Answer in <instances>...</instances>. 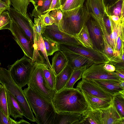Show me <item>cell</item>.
Returning <instances> with one entry per match:
<instances>
[{
  "mask_svg": "<svg viewBox=\"0 0 124 124\" xmlns=\"http://www.w3.org/2000/svg\"><path fill=\"white\" fill-rule=\"evenodd\" d=\"M52 0H43L42 5L34 6L31 15L35 18L41 15L44 14L49 9Z\"/></svg>",
  "mask_w": 124,
  "mask_h": 124,
  "instance_id": "cell-31",
  "label": "cell"
},
{
  "mask_svg": "<svg viewBox=\"0 0 124 124\" xmlns=\"http://www.w3.org/2000/svg\"><path fill=\"white\" fill-rule=\"evenodd\" d=\"M108 63L114 65L116 69H124V61L122 59L120 55L110 59Z\"/></svg>",
  "mask_w": 124,
  "mask_h": 124,
  "instance_id": "cell-39",
  "label": "cell"
},
{
  "mask_svg": "<svg viewBox=\"0 0 124 124\" xmlns=\"http://www.w3.org/2000/svg\"></svg>",
  "mask_w": 124,
  "mask_h": 124,
  "instance_id": "cell-58",
  "label": "cell"
},
{
  "mask_svg": "<svg viewBox=\"0 0 124 124\" xmlns=\"http://www.w3.org/2000/svg\"><path fill=\"white\" fill-rule=\"evenodd\" d=\"M49 13L41 15L37 18L40 19L41 23L45 27L51 25L54 23V20L53 18L49 14Z\"/></svg>",
  "mask_w": 124,
  "mask_h": 124,
  "instance_id": "cell-38",
  "label": "cell"
},
{
  "mask_svg": "<svg viewBox=\"0 0 124 124\" xmlns=\"http://www.w3.org/2000/svg\"><path fill=\"white\" fill-rule=\"evenodd\" d=\"M124 0H120L110 8H106V12L111 15L119 16L120 18L124 17Z\"/></svg>",
  "mask_w": 124,
  "mask_h": 124,
  "instance_id": "cell-29",
  "label": "cell"
},
{
  "mask_svg": "<svg viewBox=\"0 0 124 124\" xmlns=\"http://www.w3.org/2000/svg\"><path fill=\"white\" fill-rule=\"evenodd\" d=\"M11 5L15 10L24 15L27 14L29 0H10Z\"/></svg>",
  "mask_w": 124,
  "mask_h": 124,
  "instance_id": "cell-34",
  "label": "cell"
},
{
  "mask_svg": "<svg viewBox=\"0 0 124 124\" xmlns=\"http://www.w3.org/2000/svg\"><path fill=\"white\" fill-rule=\"evenodd\" d=\"M33 33V46L34 49V53L33 60H38L42 58V56L39 52V51H40L46 60V64L48 67L54 73L49 60L41 34L37 33L34 30Z\"/></svg>",
  "mask_w": 124,
  "mask_h": 124,
  "instance_id": "cell-16",
  "label": "cell"
},
{
  "mask_svg": "<svg viewBox=\"0 0 124 124\" xmlns=\"http://www.w3.org/2000/svg\"><path fill=\"white\" fill-rule=\"evenodd\" d=\"M34 63L28 86L41 97L53 103L56 92L50 88L46 82L40 63Z\"/></svg>",
  "mask_w": 124,
  "mask_h": 124,
  "instance_id": "cell-5",
  "label": "cell"
},
{
  "mask_svg": "<svg viewBox=\"0 0 124 124\" xmlns=\"http://www.w3.org/2000/svg\"><path fill=\"white\" fill-rule=\"evenodd\" d=\"M42 68L43 76L49 87L55 90L56 75L48 67L46 64L40 63Z\"/></svg>",
  "mask_w": 124,
  "mask_h": 124,
  "instance_id": "cell-28",
  "label": "cell"
},
{
  "mask_svg": "<svg viewBox=\"0 0 124 124\" xmlns=\"http://www.w3.org/2000/svg\"><path fill=\"white\" fill-rule=\"evenodd\" d=\"M10 30L16 41L20 46L24 55L32 60L34 49L33 45L28 37L14 22L12 21Z\"/></svg>",
  "mask_w": 124,
  "mask_h": 124,
  "instance_id": "cell-10",
  "label": "cell"
},
{
  "mask_svg": "<svg viewBox=\"0 0 124 124\" xmlns=\"http://www.w3.org/2000/svg\"><path fill=\"white\" fill-rule=\"evenodd\" d=\"M18 124V122L8 118L0 109V124Z\"/></svg>",
  "mask_w": 124,
  "mask_h": 124,
  "instance_id": "cell-42",
  "label": "cell"
},
{
  "mask_svg": "<svg viewBox=\"0 0 124 124\" xmlns=\"http://www.w3.org/2000/svg\"><path fill=\"white\" fill-rule=\"evenodd\" d=\"M119 0H103L104 4L107 8H110Z\"/></svg>",
  "mask_w": 124,
  "mask_h": 124,
  "instance_id": "cell-45",
  "label": "cell"
},
{
  "mask_svg": "<svg viewBox=\"0 0 124 124\" xmlns=\"http://www.w3.org/2000/svg\"><path fill=\"white\" fill-rule=\"evenodd\" d=\"M103 68L109 72H114L116 70V68L114 65L108 63H105L103 66Z\"/></svg>",
  "mask_w": 124,
  "mask_h": 124,
  "instance_id": "cell-46",
  "label": "cell"
},
{
  "mask_svg": "<svg viewBox=\"0 0 124 124\" xmlns=\"http://www.w3.org/2000/svg\"><path fill=\"white\" fill-rule=\"evenodd\" d=\"M12 22L8 11H4L0 14V30H10Z\"/></svg>",
  "mask_w": 124,
  "mask_h": 124,
  "instance_id": "cell-36",
  "label": "cell"
},
{
  "mask_svg": "<svg viewBox=\"0 0 124 124\" xmlns=\"http://www.w3.org/2000/svg\"><path fill=\"white\" fill-rule=\"evenodd\" d=\"M109 17L111 22L112 33L108 43L113 49L115 56H117L120 54V52L117 50V40L119 35L124 34V17L120 18L118 21L115 22Z\"/></svg>",
  "mask_w": 124,
  "mask_h": 124,
  "instance_id": "cell-17",
  "label": "cell"
},
{
  "mask_svg": "<svg viewBox=\"0 0 124 124\" xmlns=\"http://www.w3.org/2000/svg\"><path fill=\"white\" fill-rule=\"evenodd\" d=\"M53 104L58 113H83L91 110L81 92L76 88H64L56 92Z\"/></svg>",
  "mask_w": 124,
  "mask_h": 124,
  "instance_id": "cell-1",
  "label": "cell"
},
{
  "mask_svg": "<svg viewBox=\"0 0 124 124\" xmlns=\"http://www.w3.org/2000/svg\"><path fill=\"white\" fill-rule=\"evenodd\" d=\"M18 124H30V123L25 120L22 119L20 120V121L18 122Z\"/></svg>",
  "mask_w": 124,
  "mask_h": 124,
  "instance_id": "cell-50",
  "label": "cell"
},
{
  "mask_svg": "<svg viewBox=\"0 0 124 124\" xmlns=\"http://www.w3.org/2000/svg\"><path fill=\"white\" fill-rule=\"evenodd\" d=\"M86 25L94 49L104 54L103 52L104 44L103 34L97 23L90 16L87 21Z\"/></svg>",
  "mask_w": 124,
  "mask_h": 124,
  "instance_id": "cell-14",
  "label": "cell"
},
{
  "mask_svg": "<svg viewBox=\"0 0 124 124\" xmlns=\"http://www.w3.org/2000/svg\"><path fill=\"white\" fill-rule=\"evenodd\" d=\"M103 38L104 44L103 52L110 60L115 57L114 52L113 49L109 44L103 35Z\"/></svg>",
  "mask_w": 124,
  "mask_h": 124,
  "instance_id": "cell-41",
  "label": "cell"
},
{
  "mask_svg": "<svg viewBox=\"0 0 124 124\" xmlns=\"http://www.w3.org/2000/svg\"><path fill=\"white\" fill-rule=\"evenodd\" d=\"M63 19L62 31L75 36L90 17L85 6L62 12Z\"/></svg>",
  "mask_w": 124,
  "mask_h": 124,
  "instance_id": "cell-4",
  "label": "cell"
},
{
  "mask_svg": "<svg viewBox=\"0 0 124 124\" xmlns=\"http://www.w3.org/2000/svg\"><path fill=\"white\" fill-rule=\"evenodd\" d=\"M49 14L54 19V24L58 27L60 30L62 31L63 19L62 11L59 9H55L51 11Z\"/></svg>",
  "mask_w": 124,
  "mask_h": 124,
  "instance_id": "cell-35",
  "label": "cell"
},
{
  "mask_svg": "<svg viewBox=\"0 0 124 124\" xmlns=\"http://www.w3.org/2000/svg\"><path fill=\"white\" fill-rule=\"evenodd\" d=\"M85 7L90 16L99 25L104 24L106 7L103 0H86Z\"/></svg>",
  "mask_w": 124,
  "mask_h": 124,
  "instance_id": "cell-15",
  "label": "cell"
},
{
  "mask_svg": "<svg viewBox=\"0 0 124 124\" xmlns=\"http://www.w3.org/2000/svg\"><path fill=\"white\" fill-rule=\"evenodd\" d=\"M38 124H54L56 112L52 103L42 98L29 86L23 90Z\"/></svg>",
  "mask_w": 124,
  "mask_h": 124,
  "instance_id": "cell-2",
  "label": "cell"
},
{
  "mask_svg": "<svg viewBox=\"0 0 124 124\" xmlns=\"http://www.w3.org/2000/svg\"><path fill=\"white\" fill-rule=\"evenodd\" d=\"M114 72L121 79L124 80V69H116Z\"/></svg>",
  "mask_w": 124,
  "mask_h": 124,
  "instance_id": "cell-47",
  "label": "cell"
},
{
  "mask_svg": "<svg viewBox=\"0 0 124 124\" xmlns=\"http://www.w3.org/2000/svg\"><path fill=\"white\" fill-rule=\"evenodd\" d=\"M56 42L58 44H72L81 45L76 37L60 30L54 24L45 27L44 33L41 34Z\"/></svg>",
  "mask_w": 124,
  "mask_h": 124,
  "instance_id": "cell-11",
  "label": "cell"
},
{
  "mask_svg": "<svg viewBox=\"0 0 124 124\" xmlns=\"http://www.w3.org/2000/svg\"><path fill=\"white\" fill-rule=\"evenodd\" d=\"M62 7L60 0H52L49 9L45 14L55 9H59L61 10Z\"/></svg>",
  "mask_w": 124,
  "mask_h": 124,
  "instance_id": "cell-44",
  "label": "cell"
},
{
  "mask_svg": "<svg viewBox=\"0 0 124 124\" xmlns=\"http://www.w3.org/2000/svg\"><path fill=\"white\" fill-rule=\"evenodd\" d=\"M7 106L9 113L15 119L23 118V113L18 103L11 94L7 90Z\"/></svg>",
  "mask_w": 124,
  "mask_h": 124,
  "instance_id": "cell-23",
  "label": "cell"
},
{
  "mask_svg": "<svg viewBox=\"0 0 124 124\" xmlns=\"http://www.w3.org/2000/svg\"><path fill=\"white\" fill-rule=\"evenodd\" d=\"M76 88L92 96L104 99H112L113 96L106 92L91 80L82 78Z\"/></svg>",
  "mask_w": 124,
  "mask_h": 124,
  "instance_id": "cell-13",
  "label": "cell"
},
{
  "mask_svg": "<svg viewBox=\"0 0 124 124\" xmlns=\"http://www.w3.org/2000/svg\"><path fill=\"white\" fill-rule=\"evenodd\" d=\"M61 44L70 50L86 57L94 63H108L110 61L109 58L105 54L94 49L87 48L81 45Z\"/></svg>",
  "mask_w": 124,
  "mask_h": 124,
  "instance_id": "cell-7",
  "label": "cell"
},
{
  "mask_svg": "<svg viewBox=\"0 0 124 124\" xmlns=\"http://www.w3.org/2000/svg\"><path fill=\"white\" fill-rule=\"evenodd\" d=\"M0 84V85H1V84Z\"/></svg>",
  "mask_w": 124,
  "mask_h": 124,
  "instance_id": "cell-55",
  "label": "cell"
},
{
  "mask_svg": "<svg viewBox=\"0 0 124 124\" xmlns=\"http://www.w3.org/2000/svg\"><path fill=\"white\" fill-rule=\"evenodd\" d=\"M2 12L3 11H0V13H1V12Z\"/></svg>",
  "mask_w": 124,
  "mask_h": 124,
  "instance_id": "cell-54",
  "label": "cell"
},
{
  "mask_svg": "<svg viewBox=\"0 0 124 124\" xmlns=\"http://www.w3.org/2000/svg\"></svg>",
  "mask_w": 124,
  "mask_h": 124,
  "instance_id": "cell-56",
  "label": "cell"
},
{
  "mask_svg": "<svg viewBox=\"0 0 124 124\" xmlns=\"http://www.w3.org/2000/svg\"><path fill=\"white\" fill-rule=\"evenodd\" d=\"M34 63L24 55L8 67L11 76L18 86L22 88L28 85Z\"/></svg>",
  "mask_w": 124,
  "mask_h": 124,
  "instance_id": "cell-6",
  "label": "cell"
},
{
  "mask_svg": "<svg viewBox=\"0 0 124 124\" xmlns=\"http://www.w3.org/2000/svg\"><path fill=\"white\" fill-rule=\"evenodd\" d=\"M82 115L83 119L80 124H102L100 109L87 111Z\"/></svg>",
  "mask_w": 124,
  "mask_h": 124,
  "instance_id": "cell-25",
  "label": "cell"
},
{
  "mask_svg": "<svg viewBox=\"0 0 124 124\" xmlns=\"http://www.w3.org/2000/svg\"><path fill=\"white\" fill-rule=\"evenodd\" d=\"M0 83L4 85L17 102L22 110L23 116L32 122H35L22 88L18 86L12 79L8 70L0 67Z\"/></svg>",
  "mask_w": 124,
  "mask_h": 124,
  "instance_id": "cell-3",
  "label": "cell"
},
{
  "mask_svg": "<svg viewBox=\"0 0 124 124\" xmlns=\"http://www.w3.org/2000/svg\"><path fill=\"white\" fill-rule=\"evenodd\" d=\"M45 27L43 26L38 18H34L33 29L37 33L43 34L45 31Z\"/></svg>",
  "mask_w": 124,
  "mask_h": 124,
  "instance_id": "cell-40",
  "label": "cell"
},
{
  "mask_svg": "<svg viewBox=\"0 0 124 124\" xmlns=\"http://www.w3.org/2000/svg\"><path fill=\"white\" fill-rule=\"evenodd\" d=\"M66 0H60L61 4L62 6L65 3Z\"/></svg>",
  "mask_w": 124,
  "mask_h": 124,
  "instance_id": "cell-53",
  "label": "cell"
},
{
  "mask_svg": "<svg viewBox=\"0 0 124 124\" xmlns=\"http://www.w3.org/2000/svg\"><path fill=\"white\" fill-rule=\"evenodd\" d=\"M83 113L56 112L54 124H80L83 119Z\"/></svg>",
  "mask_w": 124,
  "mask_h": 124,
  "instance_id": "cell-19",
  "label": "cell"
},
{
  "mask_svg": "<svg viewBox=\"0 0 124 124\" xmlns=\"http://www.w3.org/2000/svg\"><path fill=\"white\" fill-rule=\"evenodd\" d=\"M47 56L52 55L59 51L58 44L49 38L42 35Z\"/></svg>",
  "mask_w": 124,
  "mask_h": 124,
  "instance_id": "cell-32",
  "label": "cell"
},
{
  "mask_svg": "<svg viewBox=\"0 0 124 124\" xmlns=\"http://www.w3.org/2000/svg\"><path fill=\"white\" fill-rule=\"evenodd\" d=\"M112 102L120 117L124 118V91L114 95Z\"/></svg>",
  "mask_w": 124,
  "mask_h": 124,
  "instance_id": "cell-27",
  "label": "cell"
},
{
  "mask_svg": "<svg viewBox=\"0 0 124 124\" xmlns=\"http://www.w3.org/2000/svg\"><path fill=\"white\" fill-rule=\"evenodd\" d=\"M12 21L15 23L33 44V27L34 23L27 14L24 15L15 9L10 8L8 10Z\"/></svg>",
  "mask_w": 124,
  "mask_h": 124,
  "instance_id": "cell-9",
  "label": "cell"
},
{
  "mask_svg": "<svg viewBox=\"0 0 124 124\" xmlns=\"http://www.w3.org/2000/svg\"></svg>",
  "mask_w": 124,
  "mask_h": 124,
  "instance_id": "cell-57",
  "label": "cell"
},
{
  "mask_svg": "<svg viewBox=\"0 0 124 124\" xmlns=\"http://www.w3.org/2000/svg\"><path fill=\"white\" fill-rule=\"evenodd\" d=\"M105 63H93L84 71L82 78L88 80L111 79L120 81L121 79L114 72H109L103 68Z\"/></svg>",
  "mask_w": 124,
  "mask_h": 124,
  "instance_id": "cell-8",
  "label": "cell"
},
{
  "mask_svg": "<svg viewBox=\"0 0 124 124\" xmlns=\"http://www.w3.org/2000/svg\"><path fill=\"white\" fill-rule=\"evenodd\" d=\"M75 37L82 46L87 48L94 49L89 33L86 24Z\"/></svg>",
  "mask_w": 124,
  "mask_h": 124,
  "instance_id": "cell-26",
  "label": "cell"
},
{
  "mask_svg": "<svg viewBox=\"0 0 124 124\" xmlns=\"http://www.w3.org/2000/svg\"><path fill=\"white\" fill-rule=\"evenodd\" d=\"M52 61L51 66L56 76L64 69L68 63L66 57L59 50L55 52Z\"/></svg>",
  "mask_w": 124,
  "mask_h": 124,
  "instance_id": "cell-24",
  "label": "cell"
},
{
  "mask_svg": "<svg viewBox=\"0 0 124 124\" xmlns=\"http://www.w3.org/2000/svg\"><path fill=\"white\" fill-rule=\"evenodd\" d=\"M43 0H29V2H31L34 6L37 5V4L39 1H42Z\"/></svg>",
  "mask_w": 124,
  "mask_h": 124,
  "instance_id": "cell-49",
  "label": "cell"
},
{
  "mask_svg": "<svg viewBox=\"0 0 124 124\" xmlns=\"http://www.w3.org/2000/svg\"><path fill=\"white\" fill-rule=\"evenodd\" d=\"M4 2L6 3L10 7L11 5V4L10 0H1Z\"/></svg>",
  "mask_w": 124,
  "mask_h": 124,
  "instance_id": "cell-51",
  "label": "cell"
},
{
  "mask_svg": "<svg viewBox=\"0 0 124 124\" xmlns=\"http://www.w3.org/2000/svg\"><path fill=\"white\" fill-rule=\"evenodd\" d=\"M58 46L59 50L65 56L68 63L71 66L73 70L85 66L89 67L94 63L86 57L70 50L61 44H58Z\"/></svg>",
  "mask_w": 124,
  "mask_h": 124,
  "instance_id": "cell-12",
  "label": "cell"
},
{
  "mask_svg": "<svg viewBox=\"0 0 124 124\" xmlns=\"http://www.w3.org/2000/svg\"><path fill=\"white\" fill-rule=\"evenodd\" d=\"M10 7L6 3L0 0V11H3L9 10Z\"/></svg>",
  "mask_w": 124,
  "mask_h": 124,
  "instance_id": "cell-48",
  "label": "cell"
},
{
  "mask_svg": "<svg viewBox=\"0 0 124 124\" xmlns=\"http://www.w3.org/2000/svg\"><path fill=\"white\" fill-rule=\"evenodd\" d=\"M119 85L122 88L124 89V80H121L120 81Z\"/></svg>",
  "mask_w": 124,
  "mask_h": 124,
  "instance_id": "cell-52",
  "label": "cell"
},
{
  "mask_svg": "<svg viewBox=\"0 0 124 124\" xmlns=\"http://www.w3.org/2000/svg\"><path fill=\"white\" fill-rule=\"evenodd\" d=\"M91 110L105 109L111 104L112 99H104L94 96L81 91Z\"/></svg>",
  "mask_w": 124,
  "mask_h": 124,
  "instance_id": "cell-21",
  "label": "cell"
},
{
  "mask_svg": "<svg viewBox=\"0 0 124 124\" xmlns=\"http://www.w3.org/2000/svg\"><path fill=\"white\" fill-rule=\"evenodd\" d=\"M73 71L68 63L64 69L56 76L55 90L56 93L65 87Z\"/></svg>",
  "mask_w": 124,
  "mask_h": 124,
  "instance_id": "cell-22",
  "label": "cell"
},
{
  "mask_svg": "<svg viewBox=\"0 0 124 124\" xmlns=\"http://www.w3.org/2000/svg\"><path fill=\"white\" fill-rule=\"evenodd\" d=\"M90 80L113 96L124 91V89L122 88L119 85L121 80L111 79Z\"/></svg>",
  "mask_w": 124,
  "mask_h": 124,
  "instance_id": "cell-20",
  "label": "cell"
},
{
  "mask_svg": "<svg viewBox=\"0 0 124 124\" xmlns=\"http://www.w3.org/2000/svg\"><path fill=\"white\" fill-rule=\"evenodd\" d=\"M103 20L105 27L108 35V38L107 41L108 42L109 40L110 34L112 33V28L110 20L106 12Z\"/></svg>",
  "mask_w": 124,
  "mask_h": 124,
  "instance_id": "cell-43",
  "label": "cell"
},
{
  "mask_svg": "<svg viewBox=\"0 0 124 124\" xmlns=\"http://www.w3.org/2000/svg\"><path fill=\"white\" fill-rule=\"evenodd\" d=\"M88 67L87 66H84L74 70L65 88H73L76 82L82 78V74L85 70Z\"/></svg>",
  "mask_w": 124,
  "mask_h": 124,
  "instance_id": "cell-30",
  "label": "cell"
},
{
  "mask_svg": "<svg viewBox=\"0 0 124 124\" xmlns=\"http://www.w3.org/2000/svg\"><path fill=\"white\" fill-rule=\"evenodd\" d=\"M85 0H66L62 6V12L73 9L83 6Z\"/></svg>",
  "mask_w": 124,
  "mask_h": 124,
  "instance_id": "cell-37",
  "label": "cell"
},
{
  "mask_svg": "<svg viewBox=\"0 0 124 124\" xmlns=\"http://www.w3.org/2000/svg\"><path fill=\"white\" fill-rule=\"evenodd\" d=\"M6 89L5 86L1 84L0 87V109L8 117H10L8 106Z\"/></svg>",
  "mask_w": 124,
  "mask_h": 124,
  "instance_id": "cell-33",
  "label": "cell"
},
{
  "mask_svg": "<svg viewBox=\"0 0 124 124\" xmlns=\"http://www.w3.org/2000/svg\"><path fill=\"white\" fill-rule=\"evenodd\" d=\"M100 110L102 124H124V118L120 117L112 102L108 108Z\"/></svg>",
  "mask_w": 124,
  "mask_h": 124,
  "instance_id": "cell-18",
  "label": "cell"
}]
</instances>
